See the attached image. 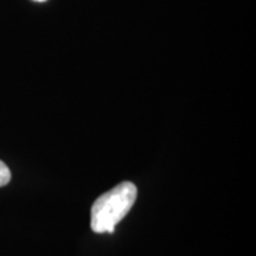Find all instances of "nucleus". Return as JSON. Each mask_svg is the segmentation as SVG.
<instances>
[{
  "mask_svg": "<svg viewBox=\"0 0 256 256\" xmlns=\"http://www.w3.org/2000/svg\"><path fill=\"white\" fill-rule=\"evenodd\" d=\"M137 194L134 184L124 181L98 196L92 206V230L96 234H114L116 225L132 208Z\"/></svg>",
  "mask_w": 256,
  "mask_h": 256,
  "instance_id": "1",
  "label": "nucleus"
},
{
  "mask_svg": "<svg viewBox=\"0 0 256 256\" xmlns=\"http://www.w3.org/2000/svg\"><path fill=\"white\" fill-rule=\"evenodd\" d=\"M10 178H12V174L8 165L3 161H0V186H4L6 184H9Z\"/></svg>",
  "mask_w": 256,
  "mask_h": 256,
  "instance_id": "2",
  "label": "nucleus"
},
{
  "mask_svg": "<svg viewBox=\"0 0 256 256\" xmlns=\"http://www.w3.org/2000/svg\"><path fill=\"white\" fill-rule=\"evenodd\" d=\"M34 2H46V0H34Z\"/></svg>",
  "mask_w": 256,
  "mask_h": 256,
  "instance_id": "3",
  "label": "nucleus"
}]
</instances>
